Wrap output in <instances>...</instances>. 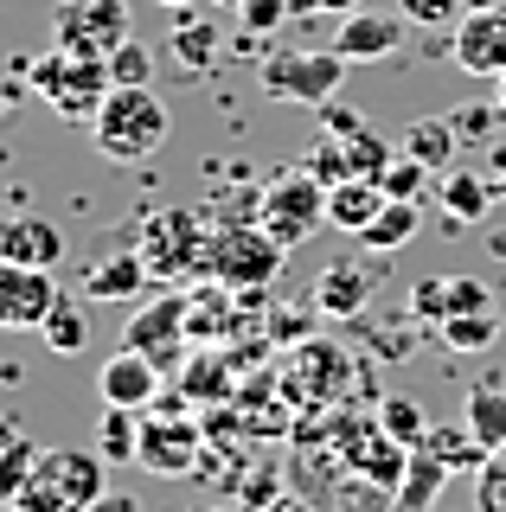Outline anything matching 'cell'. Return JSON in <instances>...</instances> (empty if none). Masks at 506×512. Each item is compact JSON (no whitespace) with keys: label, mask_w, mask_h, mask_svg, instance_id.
Masks as SVG:
<instances>
[{"label":"cell","mask_w":506,"mask_h":512,"mask_svg":"<svg viewBox=\"0 0 506 512\" xmlns=\"http://www.w3.org/2000/svg\"><path fill=\"white\" fill-rule=\"evenodd\" d=\"M167 128H173V116L154 96V84H116L103 96L97 122H90V141H97V154L109 167H135V160H148L167 141Z\"/></svg>","instance_id":"6da1fadb"},{"label":"cell","mask_w":506,"mask_h":512,"mask_svg":"<svg viewBox=\"0 0 506 512\" xmlns=\"http://www.w3.org/2000/svg\"><path fill=\"white\" fill-rule=\"evenodd\" d=\"M205 442H212V436H205L193 397H186V391H161L148 410H141V455H135V468L154 474V480H186V474H199Z\"/></svg>","instance_id":"7a4b0ae2"},{"label":"cell","mask_w":506,"mask_h":512,"mask_svg":"<svg viewBox=\"0 0 506 512\" xmlns=\"http://www.w3.org/2000/svg\"><path fill=\"white\" fill-rule=\"evenodd\" d=\"M109 493V461L97 448H39L20 487V512H90Z\"/></svg>","instance_id":"3957f363"},{"label":"cell","mask_w":506,"mask_h":512,"mask_svg":"<svg viewBox=\"0 0 506 512\" xmlns=\"http://www.w3.org/2000/svg\"><path fill=\"white\" fill-rule=\"evenodd\" d=\"M26 90L39 96V103H52L65 122H97L103 96L116 90L109 84V64L103 58H84V52H65V45H52L33 71H26Z\"/></svg>","instance_id":"277c9868"},{"label":"cell","mask_w":506,"mask_h":512,"mask_svg":"<svg viewBox=\"0 0 506 512\" xmlns=\"http://www.w3.org/2000/svg\"><path fill=\"white\" fill-rule=\"evenodd\" d=\"M282 256L289 250L263 224H212V237H205V276L237 288V295H257V288L276 282Z\"/></svg>","instance_id":"5b68a950"},{"label":"cell","mask_w":506,"mask_h":512,"mask_svg":"<svg viewBox=\"0 0 506 512\" xmlns=\"http://www.w3.org/2000/svg\"><path fill=\"white\" fill-rule=\"evenodd\" d=\"M257 84L276 96V103H302V109H321L334 103L340 84H346V58L327 45V52H295V45H276V52L257 58Z\"/></svg>","instance_id":"8992f818"},{"label":"cell","mask_w":506,"mask_h":512,"mask_svg":"<svg viewBox=\"0 0 506 512\" xmlns=\"http://www.w3.org/2000/svg\"><path fill=\"white\" fill-rule=\"evenodd\" d=\"M257 224L276 237L282 250H302L314 231L327 224V186L314 180L308 167H289V173H276V180H263V212Z\"/></svg>","instance_id":"52a82bcc"},{"label":"cell","mask_w":506,"mask_h":512,"mask_svg":"<svg viewBox=\"0 0 506 512\" xmlns=\"http://www.w3.org/2000/svg\"><path fill=\"white\" fill-rule=\"evenodd\" d=\"M129 32V0H58L52 7V45L84 58H109Z\"/></svg>","instance_id":"ba28073f"},{"label":"cell","mask_w":506,"mask_h":512,"mask_svg":"<svg viewBox=\"0 0 506 512\" xmlns=\"http://www.w3.org/2000/svg\"><path fill=\"white\" fill-rule=\"evenodd\" d=\"M186 308H193L186 295H161V301H148V308H135L129 320H122V346L148 352L161 372H173L180 352H186V333H193V314Z\"/></svg>","instance_id":"9c48e42d"},{"label":"cell","mask_w":506,"mask_h":512,"mask_svg":"<svg viewBox=\"0 0 506 512\" xmlns=\"http://www.w3.org/2000/svg\"><path fill=\"white\" fill-rule=\"evenodd\" d=\"M205 224L193 212H180V205H167V212L148 218V231H141V256H148L154 276H180V269H205Z\"/></svg>","instance_id":"30bf717a"},{"label":"cell","mask_w":506,"mask_h":512,"mask_svg":"<svg viewBox=\"0 0 506 512\" xmlns=\"http://www.w3.org/2000/svg\"><path fill=\"white\" fill-rule=\"evenodd\" d=\"M455 64L468 77H500L506 71V0H474L455 20Z\"/></svg>","instance_id":"8fae6325"},{"label":"cell","mask_w":506,"mask_h":512,"mask_svg":"<svg viewBox=\"0 0 506 512\" xmlns=\"http://www.w3.org/2000/svg\"><path fill=\"white\" fill-rule=\"evenodd\" d=\"M65 295V288L52 282V269H33V263H0V333H20L52 314V301Z\"/></svg>","instance_id":"7c38bea8"},{"label":"cell","mask_w":506,"mask_h":512,"mask_svg":"<svg viewBox=\"0 0 506 512\" xmlns=\"http://www.w3.org/2000/svg\"><path fill=\"white\" fill-rule=\"evenodd\" d=\"M161 391H167V372L135 346H116V359H103V372H97V397L116 410H148Z\"/></svg>","instance_id":"4fadbf2b"},{"label":"cell","mask_w":506,"mask_h":512,"mask_svg":"<svg viewBox=\"0 0 506 512\" xmlns=\"http://www.w3.org/2000/svg\"><path fill=\"white\" fill-rule=\"evenodd\" d=\"M148 276H154V269H148V256H141V244H129V250L103 244L84 263V276H77V295H84V301H129Z\"/></svg>","instance_id":"5bb4252c"},{"label":"cell","mask_w":506,"mask_h":512,"mask_svg":"<svg viewBox=\"0 0 506 512\" xmlns=\"http://www.w3.org/2000/svg\"><path fill=\"white\" fill-rule=\"evenodd\" d=\"M334 52L346 64H385L391 52H404V13H346L334 32Z\"/></svg>","instance_id":"9a60e30c"},{"label":"cell","mask_w":506,"mask_h":512,"mask_svg":"<svg viewBox=\"0 0 506 512\" xmlns=\"http://www.w3.org/2000/svg\"><path fill=\"white\" fill-rule=\"evenodd\" d=\"M0 263L58 269V263H65V231H58L45 212H13V218H0Z\"/></svg>","instance_id":"2e32d148"},{"label":"cell","mask_w":506,"mask_h":512,"mask_svg":"<svg viewBox=\"0 0 506 512\" xmlns=\"http://www.w3.org/2000/svg\"><path fill=\"white\" fill-rule=\"evenodd\" d=\"M372 282H378V269H372V263H334L321 282H314V308L346 320V314L372 308Z\"/></svg>","instance_id":"e0dca14e"},{"label":"cell","mask_w":506,"mask_h":512,"mask_svg":"<svg viewBox=\"0 0 506 512\" xmlns=\"http://www.w3.org/2000/svg\"><path fill=\"white\" fill-rule=\"evenodd\" d=\"M449 474L455 468L436 455V448H410V468L398 480V493H391V506H398V512H430L442 500V487H449Z\"/></svg>","instance_id":"ac0fdd59"},{"label":"cell","mask_w":506,"mask_h":512,"mask_svg":"<svg viewBox=\"0 0 506 512\" xmlns=\"http://www.w3.org/2000/svg\"><path fill=\"white\" fill-rule=\"evenodd\" d=\"M436 199H442V212H449V224H481V218H487V205L500 199V186L487 180V173L449 167V173L436 180Z\"/></svg>","instance_id":"d6986e66"},{"label":"cell","mask_w":506,"mask_h":512,"mask_svg":"<svg viewBox=\"0 0 506 512\" xmlns=\"http://www.w3.org/2000/svg\"><path fill=\"white\" fill-rule=\"evenodd\" d=\"M398 148H404L410 160H423V167H430L436 180H442V173L455 167V154H462V135H455V122H449V116H417V122H410L404 135H398Z\"/></svg>","instance_id":"ffe728a7"},{"label":"cell","mask_w":506,"mask_h":512,"mask_svg":"<svg viewBox=\"0 0 506 512\" xmlns=\"http://www.w3.org/2000/svg\"><path fill=\"white\" fill-rule=\"evenodd\" d=\"M378 212H385V186H378V180H340V186H327V224H334V231L359 237Z\"/></svg>","instance_id":"44dd1931"},{"label":"cell","mask_w":506,"mask_h":512,"mask_svg":"<svg viewBox=\"0 0 506 512\" xmlns=\"http://www.w3.org/2000/svg\"><path fill=\"white\" fill-rule=\"evenodd\" d=\"M218 45H225V39H218V26L205 20V13H180V26L167 32V58L180 64L186 77H205V71H212V64H218Z\"/></svg>","instance_id":"7402d4cb"},{"label":"cell","mask_w":506,"mask_h":512,"mask_svg":"<svg viewBox=\"0 0 506 512\" xmlns=\"http://www.w3.org/2000/svg\"><path fill=\"white\" fill-rule=\"evenodd\" d=\"M417 231H423V199H385V212L359 231V250H366V256H391V250H404Z\"/></svg>","instance_id":"603a6c76"},{"label":"cell","mask_w":506,"mask_h":512,"mask_svg":"<svg viewBox=\"0 0 506 512\" xmlns=\"http://www.w3.org/2000/svg\"><path fill=\"white\" fill-rule=\"evenodd\" d=\"M39 340H45V352H58V359H77V352L90 346V301L84 295H58L52 314L39 320Z\"/></svg>","instance_id":"cb8c5ba5"},{"label":"cell","mask_w":506,"mask_h":512,"mask_svg":"<svg viewBox=\"0 0 506 512\" xmlns=\"http://www.w3.org/2000/svg\"><path fill=\"white\" fill-rule=\"evenodd\" d=\"M33 461H39V442L26 436V423H13V416L0 410V506L20 500V487H26V474H33Z\"/></svg>","instance_id":"d4e9b609"},{"label":"cell","mask_w":506,"mask_h":512,"mask_svg":"<svg viewBox=\"0 0 506 512\" xmlns=\"http://www.w3.org/2000/svg\"><path fill=\"white\" fill-rule=\"evenodd\" d=\"M97 455L109 461V468H129V461L141 455V410L103 404V416H97Z\"/></svg>","instance_id":"484cf974"},{"label":"cell","mask_w":506,"mask_h":512,"mask_svg":"<svg viewBox=\"0 0 506 512\" xmlns=\"http://www.w3.org/2000/svg\"><path fill=\"white\" fill-rule=\"evenodd\" d=\"M468 436L487 448V455H494V448H506V391L500 384H474L468 391Z\"/></svg>","instance_id":"4316f807"},{"label":"cell","mask_w":506,"mask_h":512,"mask_svg":"<svg viewBox=\"0 0 506 512\" xmlns=\"http://www.w3.org/2000/svg\"><path fill=\"white\" fill-rule=\"evenodd\" d=\"M494 340H500V308L449 314V320H442V346H449V352H468V359H474V352H487Z\"/></svg>","instance_id":"83f0119b"},{"label":"cell","mask_w":506,"mask_h":512,"mask_svg":"<svg viewBox=\"0 0 506 512\" xmlns=\"http://www.w3.org/2000/svg\"><path fill=\"white\" fill-rule=\"evenodd\" d=\"M378 429H385V436H398L404 448H423V436H430L417 397H385V404H378Z\"/></svg>","instance_id":"f1b7e54d"},{"label":"cell","mask_w":506,"mask_h":512,"mask_svg":"<svg viewBox=\"0 0 506 512\" xmlns=\"http://www.w3.org/2000/svg\"><path fill=\"white\" fill-rule=\"evenodd\" d=\"M423 448H436V455L449 461L455 474H468V468L481 474V461H487V448L468 436V423H462V429H430V436H423Z\"/></svg>","instance_id":"f546056e"},{"label":"cell","mask_w":506,"mask_h":512,"mask_svg":"<svg viewBox=\"0 0 506 512\" xmlns=\"http://www.w3.org/2000/svg\"><path fill=\"white\" fill-rule=\"evenodd\" d=\"M430 180H436V173L423 167V160H410L404 148L391 154V167H385V173H378V186H385V199H423V186H430Z\"/></svg>","instance_id":"4dcf8cb0"},{"label":"cell","mask_w":506,"mask_h":512,"mask_svg":"<svg viewBox=\"0 0 506 512\" xmlns=\"http://www.w3.org/2000/svg\"><path fill=\"white\" fill-rule=\"evenodd\" d=\"M481 308H494V288H487L481 276H449L442 282V320L449 314H481ZM436 320V327H442Z\"/></svg>","instance_id":"1f68e13d"},{"label":"cell","mask_w":506,"mask_h":512,"mask_svg":"<svg viewBox=\"0 0 506 512\" xmlns=\"http://www.w3.org/2000/svg\"><path fill=\"white\" fill-rule=\"evenodd\" d=\"M186 397H231V359H218V352H205L193 372L180 378Z\"/></svg>","instance_id":"d6a6232c"},{"label":"cell","mask_w":506,"mask_h":512,"mask_svg":"<svg viewBox=\"0 0 506 512\" xmlns=\"http://www.w3.org/2000/svg\"><path fill=\"white\" fill-rule=\"evenodd\" d=\"M103 64H109V84H148V77H154V58H148L141 39H122Z\"/></svg>","instance_id":"836d02e7"},{"label":"cell","mask_w":506,"mask_h":512,"mask_svg":"<svg viewBox=\"0 0 506 512\" xmlns=\"http://www.w3.org/2000/svg\"><path fill=\"white\" fill-rule=\"evenodd\" d=\"M455 135H462V141H494V128L506 122V109L500 103H468V109H455Z\"/></svg>","instance_id":"e575fe53"},{"label":"cell","mask_w":506,"mask_h":512,"mask_svg":"<svg viewBox=\"0 0 506 512\" xmlns=\"http://www.w3.org/2000/svg\"><path fill=\"white\" fill-rule=\"evenodd\" d=\"M282 20H295V7H289V0H244V7H237V26H244V32H257V39H270V32H276Z\"/></svg>","instance_id":"d590c367"},{"label":"cell","mask_w":506,"mask_h":512,"mask_svg":"<svg viewBox=\"0 0 506 512\" xmlns=\"http://www.w3.org/2000/svg\"><path fill=\"white\" fill-rule=\"evenodd\" d=\"M398 13H404V20H417V26H442L455 13V0H398Z\"/></svg>","instance_id":"8d00e7d4"},{"label":"cell","mask_w":506,"mask_h":512,"mask_svg":"<svg viewBox=\"0 0 506 512\" xmlns=\"http://www.w3.org/2000/svg\"><path fill=\"white\" fill-rule=\"evenodd\" d=\"M321 122H327V135H334V141H346V135H359V128H366L353 109H340V103H321Z\"/></svg>","instance_id":"74e56055"},{"label":"cell","mask_w":506,"mask_h":512,"mask_svg":"<svg viewBox=\"0 0 506 512\" xmlns=\"http://www.w3.org/2000/svg\"><path fill=\"white\" fill-rule=\"evenodd\" d=\"M494 487H506V448H494L481 461V480H474V493H494Z\"/></svg>","instance_id":"f35d334b"},{"label":"cell","mask_w":506,"mask_h":512,"mask_svg":"<svg viewBox=\"0 0 506 512\" xmlns=\"http://www.w3.org/2000/svg\"><path fill=\"white\" fill-rule=\"evenodd\" d=\"M289 7L302 13V20H314V13H340L346 20V13H359V0H289Z\"/></svg>","instance_id":"ab89813d"},{"label":"cell","mask_w":506,"mask_h":512,"mask_svg":"<svg viewBox=\"0 0 506 512\" xmlns=\"http://www.w3.org/2000/svg\"><path fill=\"white\" fill-rule=\"evenodd\" d=\"M90 512H148V506H141V500H135V493H122V487H109V493H103V500H97V506H90Z\"/></svg>","instance_id":"60d3db41"},{"label":"cell","mask_w":506,"mask_h":512,"mask_svg":"<svg viewBox=\"0 0 506 512\" xmlns=\"http://www.w3.org/2000/svg\"><path fill=\"white\" fill-rule=\"evenodd\" d=\"M20 103H26V84H20V77H0V122H7Z\"/></svg>","instance_id":"b9f144b4"},{"label":"cell","mask_w":506,"mask_h":512,"mask_svg":"<svg viewBox=\"0 0 506 512\" xmlns=\"http://www.w3.org/2000/svg\"><path fill=\"white\" fill-rule=\"evenodd\" d=\"M263 512H314V506L302 500V493H276V500H270V506H263Z\"/></svg>","instance_id":"7bdbcfd3"},{"label":"cell","mask_w":506,"mask_h":512,"mask_svg":"<svg viewBox=\"0 0 506 512\" xmlns=\"http://www.w3.org/2000/svg\"><path fill=\"white\" fill-rule=\"evenodd\" d=\"M474 506H481V512H506V487H494V493H474Z\"/></svg>","instance_id":"ee69618b"},{"label":"cell","mask_w":506,"mask_h":512,"mask_svg":"<svg viewBox=\"0 0 506 512\" xmlns=\"http://www.w3.org/2000/svg\"><path fill=\"white\" fill-rule=\"evenodd\" d=\"M494 84H500V96H494V103H500V109H506V71H500V77H494Z\"/></svg>","instance_id":"f6af8a7d"},{"label":"cell","mask_w":506,"mask_h":512,"mask_svg":"<svg viewBox=\"0 0 506 512\" xmlns=\"http://www.w3.org/2000/svg\"><path fill=\"white\" fill-rule=\"evenodd\" d=\"M193 512H244V506H193Z\"/></svg>","instance_id":"bcb514c9"},{"label":"cell","mask_w":506,"mask_h":512,"mask_svg":"<svg viewBox=\"0 0 506 512\" xmlns=\"http://www.w3.org/2000/svg\"><path fill=\"white\" fill-rule=\"evenodd\" d=\"M500 205H506V173H500Z\"/></svg>","instance_id":"7dc6e473"},{"label":"cell","mask_w":506,"mask_h":512,"mask_svg":"<svg viewBox=\"0 0 506 512\" xmlns=\"http://www.w3.org/2000/svg\"><path fill=\"white\" fill-rule=\"evenodd\" d=\"M218 7H244V0H218Z\"/></svg>","instance_id":"c3c4849f"},{"label":"cell","mask_w":506,"mask_h":512,"mask_svg":"<svg viewBox=\"0 0 506 512\" xmlns=\"http://www.w3.org/2000/svg\"><path fill=\"white\" fill-rule=\"evenodd\" d=\"M0 512H20V506H13V500H7V506H0Z\"/></svg>","instance_id":"681fc988"},{"label":"cell","mask_w":506,"mask_h":512,"mask_svg":"<svg viewBox=\"0 0 506 512\" xmlns=\"http://www.w3.org/2000/svg\"><path fill=\"white\" fill-rule=\"evenodd\" d=\"M161 7H180V0H161Z\"/></svg>","instance_id":"f907efd6"}]
</instances>
